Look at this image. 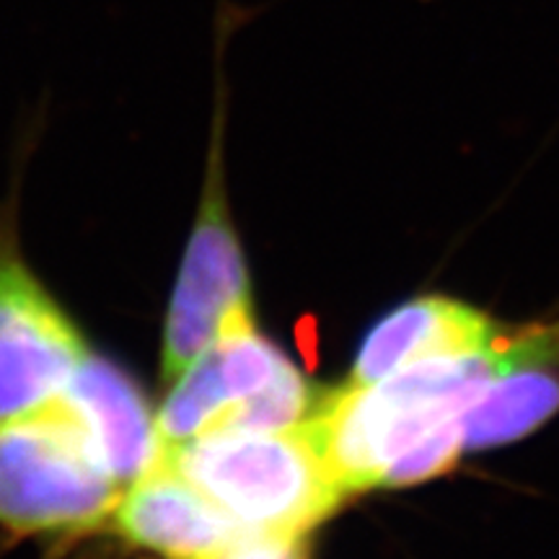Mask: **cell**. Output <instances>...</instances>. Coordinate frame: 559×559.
I'll return each instance as SVG.
<instances>
[{"label": "cell", "mask_w": 559, "mask_h": 559, "mask_svg": "<svg viewBox=\"0 0 559 559\" xmlns=\"http://www.w3.org/2000/svg\"><path fill=\"white\" fill-rule=\"evenodd\" d=\"M160 449L247 534L309 536L345 498L309 417L285 430H218Z\"/></svg>", "instance_id": "1"}, {"label": "cell", "mask_w": 559, "mask_h": 559, "mask_svg": "<svg viewBox=\"0 0 559 559\" xmlns=\"http://www.w3.org/2000/svg\"><path fill=\"white\" fill-rule=\"evenodd\" d=\"M317 400L311 383L257 330L251 306H243L169 383L156 415L158 440L179 445L218 430H285L304 423Z\"/></svg>", "instance_id": "2"}, {"label": "cell", "mask_w": 559, "mask_h": 559, "mask_svg": "<svg viewBox=\"0 0 559 559\" xmlns=\"http://www.w3.org/2000/svg\"><path fill=\"white\" fill-rule=\"evenodd\" d=\"M122 492L60 396L0 423V528L16 536L86 534L109 523Z\"/></svg>", "instance_id": "3"}, {"label": "cell", "mask_w": 559, "mask_h": 559, "mask_svg": "<svg viewBox=\"0 0 559 559\" xmlns=\"http://www.w3.org/2000/svg\"><path fill=\"white\" fill-rule=\"evenodd\" d=\"M243 251L230 223L223 192L221 128H215L205 192L181 267L174 283L160 347V376L171 383L210 342L234 311L251 306Z\"/></svg>", "instance_id": "4"}, {"label": "cell", "mask_w": 559, "mask_h": 559, "mask_svg": "<svg viewBox=\"0 0 559 559\" xmlns=\"http://www.w3.org/2000/svg\"><path fill=\"white\" fill-rule=\"evenodd\" d=\"M86 355L73 319L0 239V423L58 400Z\"/></svg>", "instance_id": "5"}, {"label": "cell", "mask_w": 559, "mask_h": 559, "mask_svg": "<svg viewBox=\"0 0 559 559\" xmlns=\"http://www.w3.org/2000/svg\"><path fill=\"white\" fill-rule=\"evenodd\" d=\"M109 523L124 544L156 559H215L249 536L164 449L124 487Z\"/></svg>", "instance_id": "6"}, {"label": "cell", "mask_w": 559, "mask_h": 559, "mask_svg": "<svg viewBox=\"0 0 559 559\" xmlns=\"http://www.w3.org/2000/svg\"><path fill=\"white\" fill-rule=\"evenodd\" d=\"M60 400L122 487L135 481L156 459L160 449L156 415L138 383L111 360L88 353Z\"/></svg>", "instance_id": "7"}, {"label": "cell", "mask_w": 559, "mask_h": 559, "mask_svg": "<svg viewBox=\"0 0 559 559\" xmlns=\"http://www.w3.org/2000/svg\"><path fill=\"white\" fill-rule=\"evenodd\" d=\"M498 340L485 313L443 296H423L383 317L362 340L347 386H370L412 362L477 353Z\"/></svg>", "instance_id": "8"}, {"label": "cell", "mask_w": 559, "mask_h": 559, "mask_svg": "<svg viewBox=\"0 0 559 559\" xmlns=\"http://www.w3.org/2000/svg\"><path fill=\"white\" fill-rule=\"evenodd\" d=\"M559 409V373L521 366L489 381L461 415L464 451H481L528 436Z\"/></svg>", "instance_id": "9"}, {"label": "cell", "mask_w": 559, "mask_h": 559, "mask_svg": "<svg viewBox=\"0 0 559 559\" xmlns=\"http://www.w3.org/2000/svg\"><path fill=\"white\" fill-rule=\"evenodd\" d=\"M461 453H464V436H461V417L453 423L443 425L428 438L394 461L383 474L381 487H407L417 481L440 477L456 466Z\"/></svg>", "instance_id": "10"}]
</instances>
